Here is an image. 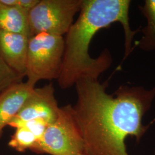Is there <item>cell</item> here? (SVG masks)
I'll return each instance as SVG.
<instances>
[{
  "mask_svg": "<svg viewBox=\"0 0 155 155\" xmlns=\"http://www.w3.org/2000/svg\"><path fill=\"white\" fill-rule=\"evenodd\" d=\"M59 108L52 84L35 88L8 126L16 129L22 123L33 120H44L50 125L56 120Z\"/></svg>",
  "mask_w": 155,
  "mask_h": 155,
  "instance_id": "cell-6",
  "label": "cell"
},
{
  "mask_svg": "<svg viewBox=\"0 0 155 155\" xmlns=\"http://www.w3.org/2000/svg\"><path fill=\"white\" fill-rule=\"evenodd\" d=\"M82 0H39L28 12L30 37L45 33L63 36L80 11Z\"/></svg>",
  "mask_w": 155,
  "mask_h": 155,
  "instance_id": "cell-5",
  "label": "cell"
},
{
  "mask_svg": "<svg viewBox=\"0 0 155 155\" xmlns=\"http://www.w3.org/2000/svg\"><path fill=\"white\" fill-rule=\"evenodd\" d=\"M77 94L73 114L81 132L86 155H129L125 141L139 142L150 125L144 115L155 98V88L122 85L113 94L107 83L84 78L75 84Z\"/></svg>",
  "mask_w": 155,
  "mask_h": 155,
  "instance_id": "cell-1",
  "label": "cell"
},
{
  "mask_svg": "<svg viewBox=\"0 0 155 155\" xmlns=\"http://www.w3.org/2000/svg\"><path fill=\"white\" fill-rule=\"evenodd\" d=\"M139 9L147 19V25L141 31L142 37L138 42L140 50L146 52L155 50V0H145Z\"/></svg>",
  "mask_w": 155,
  "mask_h": 155,
  "instance_id": "cell-10",
  "label": "cell"
},
{
  "mask_svg": "<svg viewBox=\"0 0 155 155\" xmlns=\"http://www.w3.org/2000/svg\"><path fill=\"white\" fill-rule=\"evenodd\" d=\"M64 52L63 36L39 33L29 38L25 77L32 87L41 80L58 79Z\"/></svg>",
  "mask_w": 155,
  "mask_h": 155,
  "instance_id": "cell-3",
  "label": "cell"
},
{
  "mask_svg": "<svg viewBox=\"0 0 155 155\" xmlns=\"http://www.w3.org/2000/svg\"><path fill=\"white\" fill-rule=\"evenodd\" d=\"M39 2V0H0V2L11 6L20 8L27 12L30 11Z\"/></svg>",
  "mask_w": 155,
  "mask_h": 155,
  "instance_id": "cell-13",
  "label": "cell"
},
{
  "mask_svg": "<svg viewBox=\"0 0 155 155\" xmlns=\"http://www.w3.org/2000/svg\"></svg>",
  "mask_w": 155,
  "mask_h": 155,
  "instance_id": "cell-15",
  "label": "cell"
},
{
  "mask_svg": "<svg viewBox=\"0 0 155 155\" xmlns=\"http://www.w3.org/2000/svg\"><path fill=\"white\" fill-rule=\"evenodd\" d=\"M22 78L8 66L0 58V93L15 83L22 81Z\"/></svg>",
  "mask_w": 155,
  "mask_h": 155,
  "instance_id": "cell-12",
  "label": "cell"
},
{
  "mask_svg": "<svg viewBox=\"0 0 155 155\" xmlns=\"http://www.w3.org/2000/svg\"><path fill=\"white\" fill-rule=\"evenodd\" d=\"M28 15V12L20 8L0 2V29L30 37Z\"/></svg>",
  "mask_w": 155,
  "mask_h": 155,
  "instance_id": "cell-9",
  "label": "cell"
},
{
  "mask_svg": "<svg viewBox=\"0 0 155 155\" xmlns=\"http://www.w3.org/2000/svg\"><path fill=\"white\" fill-rule=\"evenodd\" d=\"M29 37L0 29V58L23 78L25 75Z\"/></svg>",
  "mask_w": 155,
  "mask_h": 155,
  "instance_id": "cell-7",
  "label": "cell"
},
{
  "mask_svg": "<svg viewBox=\"0 0 155 155\" xmlns=\"http://www.w3.org/2000/svg\"><path fill=\"white\" fill-rule=\"evenodd\" d=\"M35 88L21 81L0 93V139L4 128L16 116Z\"/></svg>",
  "mask_w": 155,
  "mask_h": 155,
  "instance_id": "cell-8",
  "label": "cell"
},
{
  "mask_svg": "<svg viewBox=\"0 0 155 155\" xmlns=\"http://www.w3.org/2000/svg\"><path fill=\"white\" fill-rule=\"evenodd\" d=\"M39 154L80 155L85 153L84 144L70 105L59 108L55 122L31 150Z\"/></svg>",
  "mask_w": 155,
  "mask_h": 155,
  "instance_id": "cell-4",
  "label": "cell"
},
{
  "mask_svg": "<svg viewBox=\"0 0 155 155\" xmlns=\"http://www.w3.org/2000/svg\"><path fill=\"white\" fill-rule=\"evenodd\" d=\"M129 0H82L80 13L66 33L61 71L57 81L62 89H68L80 79H98L112 63L108 50L96 58L89 54V47L95 34L111 24L120 22L125 35L124 58L133 49L132 41L138 30L130 25Z\"/></svg>",
  "mask_w": 155,
  "mask_h": 155,
  "instance_id": "cell-2",
  "label": "cell"
},
{
  "mask_svg": "<svg viewBox=\"0 0 155 155\" xmlns=\"http://www.w3.org/2000/svg\"><path fill=\"white\" fill-rule=\"evenodd\" d=\"M86 155V154L85 153H82V154H81V155Z\"/></svg>",
  "mask_w": 155,
  "mask_h": 155,
  "instance_id": "cell-14",
  "label": "cell"
},
{
  "mask_svg": "<svg viewBox=\"0 0 155 155\" xmlns=\"http://www.w3.org/2000/svg\"><path fill=\"white\" fill-rule=\"evenodd\" d=\"M39 141L35 133L25 127H18L11 136L8 145L19 152L31 150Z\"/></svg>",
  "mask_w": 155,
  "mask_h": 155,
  "instance_id": "cell-11",
  "label": "cell"
}]
</instances>
